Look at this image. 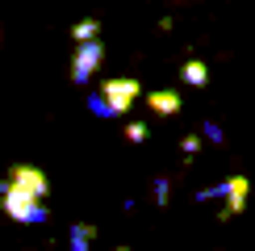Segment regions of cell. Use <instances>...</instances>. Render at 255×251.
Wrapping results in <instances>:
<instances>
[{"label":"cell","mask_w":255,"mask_h":251,"mask_svg":"<svg viewBox=\"0 0 255 251\" xmlns=\"http://www.w3.org/2000/svg\"><path fill=\"white\" fill-rule=\"evenodd\" d=\"M180 151H184V159H193V155L201 151V138L197 134H184V138H180Z\"/></svg>","instance_id":"obj_13"},{"label":"cell","mask_w":255,"mask_h":251,"mask_svg":"<svg viewBox=\"0 0 255 251\" xmlns=\"http://www.w3.org/2000/svg\"><path fill=\"white\" fill-rule=\"evenodd\" d=\"M126 142H146V134H151V130H146V122H126Z\"/></svg>","instance_id":"obj_11"},{"label":"cell","mask_w":255,"mask_h":251,"mask_svg":"<svg viewBox=\"0 0 255 251\" xmlns=\"http://www.w3.org/2000/svg\"><path fill=\"white\" fill-rule=\"evenodd\" d=\"M101 34V17H84L71 25V42H88V38H97Z\"/></svg>","instance_id":"obj_9"},{"label":"cell","mask_w":255,"mask_h":251,"mask_svg":"<svg viewBox=\"0 0 255 251\" xmlns=\"http://www.w3.org/2000/svg\"><path fill=\"white\" fill-rule=\"evenodd\" d=\"M88 109L97 113V118H118V113H113V105H109V97H105V92H88Z\"/></svg>","instance_id":"obj_10"},{"label":"cell","mask_w":255,"mask_h":251,"mask_svg":"<svg viewBox=\"0 0 255 251\" xmlns=\"http://www.w3.org/2000/svg\"><path fill=\"white\" fill-rule=\"evenodd\" d=\"M0 201H4V214L13 218V222H21V226H29V222H46V205H42V197L29 193V188L8 184L4 193H0Z\"/></svg>","instance_id":"obj_1"},{"label":"cell","mask_w":255,"mask_h":251,"mask_svg":"<svg viewBox=\"0 0 255 251\" xmlns=\"http://www.w3.org/2000/svg\"><path fill=\"white\" fill-rule=\"evenodd\" d=\"M180 80H184L188 88H205V84H209V67L201 59H188L184 67H180Z\"/></svg>","instance_id":"obj_8"},{"label":"cell","mask_w":255,"mask_h":251,"mask_svg":"<svg viewBox=\"0 0 255 251\" xmlns=\"http://www.w3.org/2000/svg\"><path fill=\"white\" fill-rule=\"evenodd\" d=\"M167 197H172V180L159 176V180H155V205H167Z\"/></svg>","instance_id":"obj_12"},{"label":"cell","mask_w":255,"mask_h":251,"mask_svg":"<svg viewBox=\"0 0 255 251\" xmlns=\"http://www.w3.org/2000/svg\"><path fill=\"white\" fill-rule=\"evenodd\" d=\"M180 92L176 88H155V92H146V109L159 113V118H172V113H180Z\"/></svg>","instance_id":"obj_5"},{"label":"cell","mask_w":255,"mask_h":251,"mask_svg":"<svg viewBox=\"0 0 255 251\" xmlns=\"http://www.w3.org/2000/svg\"><path fill=\"white\" fill-rule=\"evenodd\" d=\"M8 184L29 188V193H38L42 201H46V193H50V176L42 172V167H34V163H13L8 167Z\"/></svg>","instance_id":"obj_4"},{"label":"cell","mask_w":255,"mask_h":251,"mask_svg":"<svg viewBox=\"0 0 255 251\" xmlns=\"http://www.w3.org/2000/svg\"><path fill=\"white\" fill-rule=\"evenodd\" d=\"M201 134H205L209 142H222V138H226V134H222V126H214V122H205V126H201Z\"/></svg>","instance_id":"obj_14"},{"label":"cell","mask_w":255,"mask_h":251,"mask_svg":"<svg viewBox=\"0 0 255 251\" xmlns=\"http://www.w3.org/2000/svg\"><path fill=\"white\" fill-rule=\"evenodd\" d=\"M97 235H101L97 222H76V226H71V235H67V247L71 251H88L92 243H97Z\"/></svg>","instance_id":"obj_7"},{"label":"cell","mask_w":255,"mask_h":251,"mask_svg":"<svg viewBox=\"0 0 255 251\" xmlns=\"http://www.w3.org/2000/svg\"><path fill=\"white\" fill-rule=\"evenodd\" d=\"M247 188H251L247 176H235V188L226 193V205H222L218 222H230V218H239V214H243V205H247Z\"/></svg>","instance_id":"obj_6"},{"label":"cell","mask_w":255,"mask_h":251,"mask_svg":"<svg viewBox=\"0 0 255 251\" xmlns=\"http://www.w3.org/2000/svg\"><path fill=\"white\" fill-rule=\"evenodd\" d=\"M105 63V42L101 38H88V42H76V55H71V80L76 84H88L92 71Z\"/></svg>","instance_id":"obj_3"},{"label":"cell","mask_w":255,"mask_h":251,"mask_svg":"<svg viewBox=\"0 0 255 251\" xmlns=\"http://www.w3.org/2000/svg\"><path fill=\"white\" fill-rule=\"evenodd\" d=\"M4 188H8V176H4V180H0V193H4Z\"/></svg>","instance_id":"obj_15"},{"label":"cell","mask_w":255,"mask_h":251,"mask_svg":"<svg viewBox=\"0 0 255 251\" xmlns=\"http://www.w3.org/2000/svg\"><path fill=\"white\" fill-rule=\"evenodd\" d=\"M101 92L109 97L113 113H118V118H126V113L134 109V101L142 97V84L130 80V76H113V80H101Z\"/></svg>","instance_id":"obj_2"}]
</instances>
